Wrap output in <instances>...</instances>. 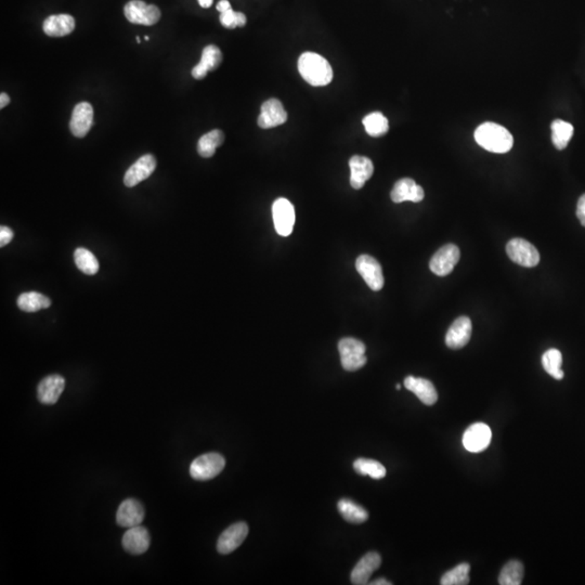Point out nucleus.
<instances>
[{
  "label": "nucleus",
  "instance_id": "a878e982",
  "mask_svg": "<svg viewBox=\"0 0 585 585\" xmlns=\"http://www.w3.org/2000/svg\"><path fill=\"white\" fill-rule=\"evenodd\" d=\"M17 307L25 312H36L50 307L51 300L41 292H23L17 298Z\"/></svg>",
  "mask_w": 585,
  "mask_h": 585
},
{
  "label": "nucleus",
  "instance_id": "a211bd4d",
  "mask_svg": "<svg viewBox=\"0 0 585 585\" xmlns=\"http://www.w3.org/2000/svg\"><path fill=\"white\" fill-rule=\"evenodd\" d=\"M381 557L379 553H367L358 561V564L351 571V583L355 585L367 584L369 578L381 567Z\"/></svg>",
  "mask_w": 585,
  "mask_h": 585
},
{
  "label": "nucleus",
  "instance_id": "6e6552de",
  "mask_svg": "<svg viewBox=\"0 0 585 585\" xmlns=\"http://www.w3.org/2000/svg\"><path fill=\"white\" fill-rule=\"evenodd\" d=\"M274 228L278 234L288 237L295 223V209L288 199L280 197L272 205Z\"/></svg>",
  "mask_w": 585,
  "mask_h": 585
},
{
  "label": "nucleus",
  "instance_id": "bb28decb",
  "mask_svg": "<svg viewBox=\"0 0 585 585\" xmlns=\"http://www.w3.org/2000/svg\"><path fill=\"white\" fill-rule=\"evenodd\" d=\"M337 509L348 523H362L369 519V513L362 506L358 505L351 500L343 499L337 504Z\"/></svg>",
  "mask_w": 585,
  "mask_h": 585
},
{
  "label": "nucleus",
  "instance_id": "2f4dec72",
  "mask_svg": "<svg viewBox=\"0 0 585 585\" xmlns=\"http://www.w3.org/2000/svg\"><path fill=\"white\" fill-rule=\"evenodd\" d=\"M353 468L359 475L369 476L373 479H381L386 476V468L375 460L358 458L353 463Z\"/></svg>",
  "mask_w": 585,
  "mask_h": 585
},
{
  "label": "nucleus",
  "instance_id": "cd10ccee",
  "mask_svg": "<svg viewBox=\"0 0 585 585\" xmlns=\"http://www.w3.org/2000/svg\"><path fill=\"white\" fill-rule=\"evenodd\" d=\"M362 122L365 125V132L371 137H381V136H384L388 132V120L381 112H373V113L369 114L363 118Z\"/></svg>",
  "mask_w": 585,
  "mask_h": 585
},
{
  "label": "nucleus",
  "instance_id": "5701e85b",
  "mask_svg": "<svg viewBox=\"0 0 585 585\" xmlns=\"http://www.w3.org/2000/svg\"><path fill=\"white\" fill-rule=\"evenodd\" d=\"M404 387L412 391L426 406H432L438 400V393L428 379L408 376L404 379Z\"/></svg>",
  "mask_w": 585,
  "mask_h": 585
},
{
  "label": "nucleus",
  "instance_id": "4c0bfd02",
  "mask_svg": "<svg viewBox=\"0 0 585 585\" xmlns=\"http://www.w3.org/2000/svg\"><path fill=\"white\" fill-rule=\"evenodd\" d=\"M230 8L231 5L228 0H220V1L217 3L216 9L221 13H223V11H226V10L230 9Z\"/></svg>",
  "mask_w": 585,
  "mask_h": 585
},
{
  "label": "nucleus",
  "instance_id": "0eeeda50",
  "mask_svg": "<svg viewBox=\"0 0 585 585\" xmlns=\"http://www.w3.org/2000/svg\"><path fill=\"white\" fill-rule=\"evenodd\" d=\"M355 268L360 276L371 290L377 292L384 286V274L379 262L369 255H361L355 262Z\"/></svg>",
  "mask_w": 585,
  "mask_h": 585
},
{
  "label": "nucleus",
  "instance_id": "f704fd0d",
  "mask_svg": "<svg viewBox=\"0 0 585 585\" xmlns=\"http://www.w3.org/2000/svg\"><path fill=\"white\" fill-rule=\"evenodd\" d=\"M246 15L242 13H237L232 8L220 13V23L226 29H233L237 27H244L246 25Z\"/></svg>",
  "mask_w": 585,
  "mask_h": 585
},
{
  "label": "nucleus",
  "instance_id": "9d476101",
  "mask_svg": "<svg viewBox=\"0 0 585 585\" xmlns=\"http://www.w3.org/2000/svg\"><path fill=\"white\" fill-rule=\"evenodd\" d=\"M492 432L488 425L476 423L470 425L463 435V446L472 453L485 451L491 442Z\"/></svg>",
  "mask_w": 585,
  "mask_h": 585
},
{
  "label": "nucleus",
  "instance_id": "c85d7f7f",
  "mask_svg": "<svg viewBox=\"0 0 585 585\" xmlns=\"http://www.w3.org/2000/svg\"><path fill=\"white\" fill-rule=\"evenodd\" d=\"M561 365H563V355L558 349L552 348L545 351L544 355H542L543 369L551 376L558 381L564 379L565 376L564 371L561 369Z\"/></svg>",
  "mask_w": 585,
  "mask_h": 585
},
{
  "label": "nucleus",
  "instance_id": "79ce46f5",
  "mask_svg": "<svg viewBox=\"0 0 585 585\" xmlns=\"http://www.w3.org/2000/svg\"><path fill=\"white\" fill-rule=\"evenodd\" d=\"M137 43H141V41H140V37L139 36L137 37Z\"/></svg>",
  "mask_w": 585,
  "mask_h": 585
},
{
  "label": "nucleus",
  "instance_id": "ddd939ff",
  "mask_svg": "<svg viewBox=\"0 0 585 585\" xmlns=\"http://www.w3.org/2000/svg\"><path fill=\"white\" fill-rule=\"evenodd\" d=\"M156 165H157L156 159L152 154H146V155L141 156L126 171L125 176H124V183H125L126 187H136L143 180L148 179L155 171Z\"/></svg>",
  "mask_w": 585,
  "mask_h": 585
},
{
  "label": "nucleus",
  "instance_id": "f8f14e48",
  "mask_svg": "<svg viewBox=\"0 0 585 585\" xmlns=\"http://www.w3.org/2000/svg\"><path fill=\"white\" fill-rule=\"evenodd\" d=\"M288 120V113L283 104L278 99H270L264 102L258 118V125L262 129L278 127Z\"/></svg>",
  "mask_w": 585,
  "mask_h": 585
},
{
  "label": "nucleus",
  "instance_id": "9b49d317",
  "mask_svg": "<svg viewBox=\"0 0 585 585\" xmlns=\"http://www.w3.org/2000/svg\"><path fill=\"white\" fill-rule=\"evenodd\" d=\"M247 535H248V526L243 521L230 526L219 537L217 551L223 555L230 554L244 542Z\"/></svg>",
  "mask_w": 585,
  "mask_h": 585
},
{
  "label": "nucleus",
  "instance_id": "72a5a7b5",
  "mask_svg": "<svg viewBox=\"0 0 585 585\" xmlns=\"http://www.w3.org/2000/svg\"><path fill=\"white\" fill-rule=\"evenodd\" d=\"M470 566L466 563L454 567L451 570L444 573L442 578V585H466L470 583Z\"/></svg>",
  "mask_w": 585,
  "mask_h": 585
},
{
  "label": "nucleus",
  "instance_id": "20e7f679",
  "mask_svg": "<svg viewBox=\"0 0 585 585\" xmlns=\"http://www.w3.org/2000/svg\"><path fill=\"white\" fill-rule=\"evenodd\" d=\"M365 344L359 339L346 337L339 343L341 367L348 372H353L365 367L367 363Z\"/></svg>",
  "mask_w": 585,
  "mask_h": 585
},
{
  "label": "nucleus",
  "instance_id": "393cba45",
  "mask_svg": "<svg viewBox=\"0 0 585 585\" xmlns=\"http://www.w3.org/2000/svg\"><path fill=\"white\" fill-rule=\"evenodd\" d=\"M225 141V134L219 129H213L203 134L197 142V152L202 157L209 159L216 153L217 148L223 146Z\"/></svg>",
  "mask_w": 585,
  "mask_h": 585
},
{
  "label": "nucleus",
  "instance_id": "37998d69",
  "mask_svg": "<svg viewBox=\"0 0 585 585\" xmlns=\"http://www.w3.org/2000/svg\"><path fill=\"white\" fill-rule=\"evenodd\" d=\"M397 389H398V390H400V389H401L400 385H397Z\"/></svg>",
  "mask_w": 585,
  "mask_h": 585
},
{
  "label": "nucleus",
  "instance_id": "f03ea898",
  "mask_svg": "<svg viewBox=\"0 0 585 585\" xmlns=\"http://www.w3.org/2000/svg\"><path fill=\"white\" fill-rule=\"evenodd\" d=\"M475 140L481 148L493 153H506L513 148L514 138L509 130L494 122H485L476 129Z\"/></svg>",
  "mask_w": 585,
  "mask_h": 585
},
{
  "label": "nucleus",
  "instance_id": "39448f33",
  "mask_svg": "<svg viewBox=\"0 0 585 585\" xmlns=\"http://www.w3.org/2000/svg\"><path fill=\"white\" fill-rule=\"evenodd\" d=\"M124 15L132 24L151 27L161 19L162 13L155 5H148L142 0H132L124 7Z\"/></svg>",
  "mask_w": 585,
  "mask_h": 585
},
{
  "label": "nucleus",
  "instance_id": "7c9ffc66",
  "mask_svg": "<svg viewBox=\"0 0 585 585\" xmlns=\"http://www.w3.org/2000/svg\"><path fill=\"white\" fill-rule=\"evenodd\" d=\"M572 134L573 126L570 122L561 120L552 122V141L557 150L566 149Z\"/></svg>",
  "mask_w": 585,
  "mask_h": 585
},
{
  "label": "nucleus",
  "instance_id": "ea45409f",
  "mask_svg": "<svg viewBox=\"0 0 585 585\" xmlns=\"http://www.w3.org/2000/svg\"><path fill=\"white\" fill-rule=\"evenodd\" d=\"M213 0H199V6L202 8H209L213 5Z\"/></svg>",
  "mask_w": 585,
  "mask_h": 585
},
{
  "label": "nucleus",
  "instance_id": "e433bc0d",
  "mask_svg": "<svg viewBox=\"0 0 585 585\" xmlns=\"http://www.w3.org/2000/svg\"><path fill=\"white\" fill-rule=\"evenodd\" d=\"M577 217L580 220L581 225L585 227V195L579 199L578 206H577Z\"/></svg>",
  "mask_w": 585,
  "mask_h": 585
},
{
  "label": "nucleus",
  "instance_id": "6ab92c4d",
  "mask_svg": "<svg viewBox=\"0 0 585 585\" xmlns=\"http://www.w3.org/2000/svg\"><path fill=\"white\" fill-rule=\"evenodd\" d=\"M424 197L423 188L410 178H403L397 181L390 193L391 199L395 203H402L407 201L420 203L424 199Z\"/></svg>",
  "mask_w": 585,
  "mask_h": 585
},
{
  "label": "nucleus",
  "instance_id": "7ed1b4c3",
  "mask_svg": "<svg viewBox=\"0 0 585 585\" xmlns=\"http://www.w3.org/2000/svg\"><path fill=\"white\" fill-rule=\"evenodd\" d=\"M226 466V460L221 454L216 452L203 454L195 458L190 466V475L193 479L204 480L213 479L223 472Z\"/></svg>",
  "mask_w": 585,
  "mask_h": 585
},
{
  "label": "nucleus",
  "instance_id": "c03bdc74",
  "mask_svg": "<svg viewBox=\"0 0 585 585\" xmlns=\"http://www.w3.org/2000/svg\"><path fill=\"white\" fill-rule=\"evenodd\" d=\"M144 39H146V41H149V36L144 37Z\"/></svg>",
  "mask_w": 585,
  "mask_h": 585
},
{
  "label": "nucleus",
  "instance_id": "a19ab883",
  "mask_svg": "<svg viewBox=\"0 0 585 585\" xmlns=\"http://www.w3.org/2000/svg\"><path fill=\"white\" fill-rule=\"evenodd\" d=\"M372 585H391L393 583L389 582L387 581L386 579H379V580L374 581V582L371 583Z\"/></svg>",
  "mask_w": 585,
  "mask_h": 585
},
{
  "label": "nucleus",
  "instance_id": "f3484780",
  "mask_svg": "<svg viewBox=\"0 0 585 585\" xmlns=\"http://www.w3.org/2000/svg\"><path fill=\"white\" fill-rule=\"evenodd\" d=\"M144 519V509L139 501L127 499L120 503L116 513V521L122 528L136 527L141 525Z\"/></svg>",
  "mask_w": 585,
  "mask_h": 585
},
{
  "label": "nucleus",
  "instance_id": "b1692460",
  "mask_svg": "<svg viewBox=\"0 0 585 585\" xmlns=\"http://www.w3.org/2000/svg\"><path fill=\"white\" fill-rule=\"evenodd\" d=\"M76 27L75 19L72 15L62 13V15H50L43 22V29L49 37H64L70 35Z\"/></svg>",
  "mask_w": 585,
  "mask_h": 585
},
{
  "label": "nucleus",
  "instance_id": "473e14b6",
  "mask_svg": "<svg viewBox=\"0 0 585 585\" xmlns=\"http://www.w3.org/2000/svg\"><path fill=\"white\" fill-rule=\"evenodd\" d=\"M523 564L519 561H511L503 567L499 576V583L501 585H521L523 582Z\"/></svg>",
  "mask_w": 585,
  "mask_h": 585
},
{
  "label": "nucleus",
  "instance_id": "4be33fe9",
  "mask_svg": "<svg viewBox=\"0 0 585 585\" xmlns=\"http://www.w3.org/2000/svg\"><path fill=\"white\" fill-rule=\"evenodd\" d=\"M223 62V53L220 49L213 45L205 47L202 52L201 61L192 69V76L195 80H203L209 72L216 70Z\"/></svg>",
  "mask_w": 585,
  "mask_h": 585
},
{
  "label": "nucleus",
  "instance_id": "f257e3e1",
  "mask_svg": "<svg viewBox=\"0 0 585 585\" xmlns=\"http://www.w3.org/2000/svg\"><path fill=\"white\" fill-rule=\"evenodd\" d=\"M298 71L302 78L313 87L326 86L333 80L331 64L318 53H302L298 59Z\"/></svg>",
  "mask_w": 585,
  "mask_h": 585
},
{
  "label": "nucleus",
  "instance_id": "c9c22d12",
  "mask_svg": "<svg viewBox=\"0 0 585 585\" xmlns=\"http://www.w3.org/2000/svg\"><path fill=\"white\" fill-rule=\"evenodd\" d=\"M15 237V233L9 227H0V246L3 247L5 245L9 244Z\"/></svg>",
  "mask_w": 585,
  "mask_h": 585
},
{
  "label": "nucleus",
  "instance_id": "4468645a",
  "mask_svg": "<svg viewBox=\"0 0 585 585\" xmlns=\"http://www.w3.org/2000/svg\"><path fill=\"white\" fill-rule=\"evenodd\" d=\"M94 124V108L88 102H80L73 110L70 129L75 137H86Z\"/></svg>",
  "mask_w": 585,
  "mask_h": 585
},
{
  "label": "nucleus",
  "instance_id": "58836bf2",
  "mask_svg": "<svg viewBox=\"0 0 585 585\" xmlns=\"http://www.w3.org/2000/svg\"><path fill=\"white\" fill-rule=\"evenodd\" d=\"M10 104V97L6 92L0 94V108H5Z\"/></svg>",
  "mask_w": 585,
  "mask_h": 585
},
{
  "label": "nucleus",
  "instance_id": "c756f323",
  "mask_svg": "<svg viewBox=\"0 0 585 585\" xmlns=\"http://www.w3.org/2000/svg\"><path fill=\"white\" fill-rule=\"evenodd\" d=\"M75 264L87 276H94L99 272V262L90 251L78 247L74 253Z\"/></svg>",
  "mask_w": 585,
  "mask_h": 585
},
{
  "label": "nucleus",
  "instance_id": "dca6fc26",
  "mask_svg": "<svg viewBox=\"0 0 585 585\" xmlns=\"http://www.w3.org/2000/svg\"><path fill=\"white\" fill-rule=\"evenodd\" d=\"M65 388L64 377L59 374L49 375L39 383L37 396L43 404H55L58 402Z\"/></svg>",
  "mask_w": 585,
  "mask_h": 585
},
{
  "label": "nucleus",
  "instance_id": "aec40b11",
  "mask_svg": "<svg viewBox=\"0 0 585 585\" xmlns=\"http://www.w3.org/2000/svg\"><path fill=\"white\" fill-rule=\"evenodd\" d=\"M472 321L468 317L456 320L446 332V344L451 349H460L467 345L472 336Z\"/></svg>",
  "mask_w": 585,
  "mask_h": 585
},
{
  "label": "nucleus",
  "instance_id": "1a4fd4ad",
  "mask_svg": "<svg viewBox=\"0 0 585 585\" xmlns=\"http://www.w3.org/2000/svg\"><path fill=\"white\" fill-rule=\"evenodd\" d=\"M460 253L454 244L444 245L432 256L430 268L436 276H446L453 272L454 267L460 260Z\"/></svg>",
  "mask_w": 585,
  "mask_h": 585
},
{
  "label": "nucleus",
  "instance_id": "412c9836",
  "mask_svg": "<svg viewBox=\"0 0 585 585\" xmlns=\"http://www.w3.org/2000/svg\"><path fill=\"white\" fill-rule=\"evenodd\" d=\"M351 167V185L353 189H362L367 180L374 173L372 161L365 156L355 155L349 161Z\"/></svg>",
  "mask_w": 585,
  "mask_h": 585
},
{
  "label": "nucleus",
  "instance_id": "2eb2a0df",
  "mask_svg": "<svg viewBox=\"0 0 585 585\" xmlns=\"http://www.w3.org/2000/svg\"><path fill=\"white\" fill-rule=\"evenodd\" d=\"M122 544L126 552L132 555H141L148 551L151 544L148 529L141 526L129 528L122 537Z\"/></svg>",
  "mask_w": 585,
  "mask_h": 585
},
{
  "label": "nucleus",
  "instance_id": "423d86ee",
  "mask_svg": "<svg viewBox=\"0 0 585 585\" xmlns=\"http://www.w3.org/2000/svg\"><path fill=\"white\" fill-rule=\"evenodd\" d=\"M506 253L512 262L519 266L533 268L540 262V254L530 242L523 239H513L506 245Z\"/></svg>",
  "mask_w": 585,
  "mask_h": 585
}]
</instances>
